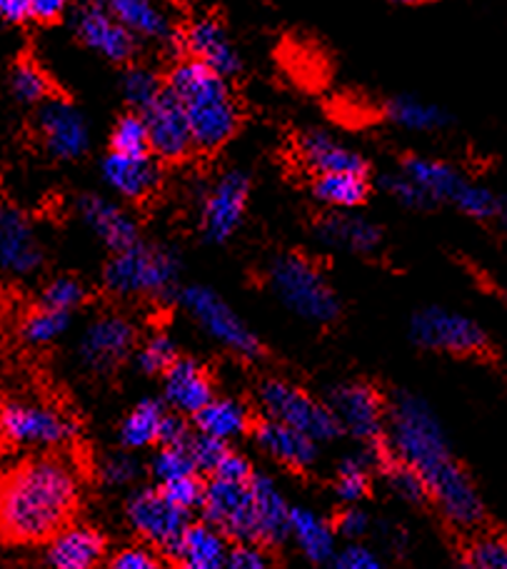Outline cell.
I'll list each match as a JSON object with an SVG mask.
<instances>
[{
  "label": "cell",
  "instance_id": "1",
  "mask_svg": "<svg viewBox=\"0 0 507 569\" xmlns=\"http://www.w3.org/2000/svg\"><path fill=\"white\" fill-rule=\"evenodd\" d=\"M388 447L398 462L420 477L445 520L470 530L483 520V502L468 472L455 460L448 435L428 402L400 392L388 408Z\"/></svg>",
  "mask_w": 507,
  "mask_h": 569
},
{
  "label": "cell",
  "instance_id": "2",
  "mask_svg": "<svg viewBox=\"0 0 507 569\" xmlns=\"http://www.w3.org/2000/svg\"><path fill=\"white\" fill-rule=\"evenodd\" d=\"M80 502V477L60 455H33L0 477V540L50 542L70 527Z\"/></svg>",
  "mask_w": 507,
  "mask_h": 569
},
{
  "label": "cell",
  "instance_id": "3",
  "mask_svg": "<svg viewBox=\"0 0 507 569\" xmlns=\"http://www.w3.org/2000/svg\"><path fill=\"white\" fill-rule=\"evenodd\" d=\"M166 88L178 100L188 118L196 150L212 152L236 136L240 108L228 86V78L206 68L198 60H180L172 66Z\"/></svg>",
  "mask_w": 507,
  "mask_h": 569
},
{
  "label": "cell",
  "instance_id": "4",
  "mask_svg": "<svg viewBox=\"0 0 507 569\" xmlns=\"http://www.w3.org/2000/svg\"><path fill=\"white\" fill-rule=\"evenodd\" d=\"M268 282L276 298L298 318L316 325H328L338 318V295L316 262L302 256H282L272 260Z\"/></svg>",
  "mask_w": 507,
  "mask_h": 569
},
{
  "label": "cell",
  "instance_id": "5",
  "mask_svg": "<svg viewBox=\"0 0 507 569\" xmlns=\"http://www.w3.org/2000/svg\"><path fill=\"white\" fill-rule=\"evenodd\" d=\"M180 262L170 250L138 242L136 248L116 252L106 266V288L123 298L168 295L178 284Z\"/></svg>",
  "mask_w": 507,
  "mask_h": 569
},
{
  "label": "cell",
  "instance_id": "6",
  "mask_svg": "<svg viewBox=\"0 0 507 569\" xmlns=\"http://www.w3.org/2000/svg\"><path fill=\"white\" fill-rule=\"evenodd\" d=\"M258 400L268 412V420L288 425L316 442H330L342 432L328 405L290 382L266 380L258 390Z\"/></svg>",
  "mask_w": 507,
  "mask_h": 569
},
{
  "label": "cell",
  "instance_id": "7",
  "mask_svg": "<svg viewBox=\"0 0 507 569\" xmlns=\"http://www.w3.org/2000/svg\"><path fill=\"white\" fill-rule=\"evenodd\" d=\"M178 298L186 312L192 315V320L222 348L240 355V358L260 355V340L256 338V332L240 320V315L226 305L218 292L202 288V284H188V288L180 290Z\"/></svg>",
  "mask_w": 507,
  "mask_h": 569
},
{
  "label": "cell",
  "instance_id": "8",
  "mask_svg": "<svg viewBox=\"0 0 507 569\" xmlns=\"http://www.w3.org/2000/svg\"><path fill=\"white\" fill-rule=\"evenodd\" d=\"M78 435V425L56 408L30 402H8L0 408V437L3 442L56 450Z\"/></svg>",
  "mask_w": 507,
  "mask_h": 569
},
{
  "label": "cell",
  "instance_id": "9",
  "mask_svg": "<svg viewBox=\"0 0 507 569\" xmlns=\"http://www.w3.org/2000/svg\"><path fill=\"white\" fill-rule=\"evenodd\" d=\"M412 340L428 350L453 355H480L488 350V335L468 315L425 308L410 322Z\"/></svg>",
  "mask_w": 507,
  "mask_h": 569
},
{
  "label": "cell",
  "instance_id": "10",
  "mask_svg": "<svg viewBox=\"0 0 507 569\" xmlns=\"http://www.w3.org/2000/svg\"><path fill=\"white\" fill-rule=\"evenodd\" d=\"M202 515L208 525L216 527L228 540H238L242 545L258 542L256 497H252L250 482H228L212 477L206 487Z\"/></svg>",
  "mask_w": 507,
  "mask_h": 569
},
{
  "label": "cell",
  "instance_id": "11",
  "mask_svg": "<svg viewBox=\"0 0 507 569\" xmlns=\"http://www.w3.org/2000/svg\"><path fill=\"white\" fill-rule=\"evenodd\" d=\"M250 180L246 172L230 170L216 180V186L208 190L200 208V230L202 238L212 246L228 242L236 230L242 226V216L248 208Z\"/></svg>",
  "mask_w": 507,
  "mask_h": 569
},
{
  "label": "cell",
  "instance_id": "12",
  "mask_svg": "<svg viewBox=\"0 0 507 569\" xmlns=\"http://www.w3.org/2000/svg\"><path fill=\"white\" fill-rule=\"evenodd\" d=\"M328 408L336 415L340 430L362 442H380L388 420V408L380 392L368 382H345L330 392Z\"/></svg>",
  "mask_w": 507,
  "mask_h": 569
},
{
  "label": "cell",
  "instance_id": "13",
  "mask_svg": "<svg viewBox=\"0 0 507 569\" xmlns=\"http://www.w3.org/2000/svg\"><path fill=\"white\" fill-rule=\"evenodd\" d=\"M46 252L23 210L0 202V272L28 278L43 268Z\"/></svg>",
  "mask_w": 507,
  "mask_h": 569
},
{
  "label": "cell",
  "instance_id": "14",
  "mask_svg": "<svg viewBox=\"0 0 507 569\" xmlns=\"http://www.w3.org/2000/svg\"><path fill=\"white\" fill-rule=\"evenodd\" d=\"M73 30L80 43L96 50L110 63H128L138 50V38L120 23L108 6H80L73 13Z\"/></svg>",
  "mask_w": 507,
  "mask_h": 569
},
{
  "label": "cell",
  "instance_id": "15",
  "mask_svg": "<svg viewBox=\"0 0 507 569\" xmlns=\"http://www.w3.org/2000/svg\"><path fill=\"white\" fill-rule=\"evenodd\" d=\"M128 520L146 542L163 547L168 552L190 525L188 512L178 510L160 487H150V490H140L130 497Z\"/></svg>",
  "mask_w": 507,
  "mask_h": 569
},
{
  "label": "cell",
  "instance_id": "16",
  "mask_svg": "<svg viewBox=\"0 0 507 569\" xmlns=\"http://www.w3.org/2000/svg\"><path fill=\"white\" fill-rule=\"evenodd\" d=\"M138 332L120 315H103L88 325L78 342V358L90 372H110L136 348Z\"/></svg>",
  "mask_w": 507,
  "mask_h": 569
},
{
  "label": "cell",
  "instance_id": "17",
  "mask_svg": "<svg viewBox=\"0 0 507 569\" xmlns=\"http://www.w3.org/2000/svg\"><path fill=\"white\" fill-rule=\"evenodd\" d=\"M38 133L50 156L60 160L83 158L90 148L83 113L63 98H50L38 108Z\"/></svg>",
  "mask_w": 507,
  "mask_h": 569
},
{
  "label": "cell",
  "instance_id": "18",
  "mask_svg": "<svg viewBox=\"0 0 507 569\" xmlns=\"http://www.w3.org/2000/svg\"><path fill=\"white\" fill-rule=\"evenodd\" d=\"M140 116L146 120L150 156L153 158H160L166 162H180L196 150V140H192L188 118L168 88L166 93Z\"/></svg>",
  "mask_w": 507,
  "mask_h": 569
},
{
  "label": "cell",
  "instance_id": "19",
  "mask_svg": "<svg viewBox=\"0 0 507 569\" xmlns=\"http://www.w3.org/2000/svg\"><path fill=\"white\" fill-rule=\"evenodd\" d=\"M178 46L186 50L190 60H198L218 76L230 78L240 70V56L236 46L216 16H198L182 30Z\"/></svg>",
  "mask_w": 507,
  "mask_h": 569
},
{
  "label": "cell",
  "instance_id": "20",
  "mask_svg": "<svg viewBox=\"0 0 507 569\" xmlns=\"http://www.w3.org/2000/svg\"><path fill=\"white\" fill-rule=\"evenodd\" d=\"M78 212L88 230L93 232L100 242H106L113 252L130 250L140 242L136 218L128 216V212L116 206L113 200H106L100 196H80Z\"/></svg>",
  "mask_w": 507,
  "mask_h": 569
},
{
  "label": "cell",
  "instance_id": "21",
  "mask_svg": "<svg viewBox=\"0 0 507 569\" xmlns=\"http://www.w3.org/2000/svg\"><path fill=\"white\" fill-rule=\"evenodd\" d=\"M100 172L108 188L126 200H146L160 186V166L150 156H118L108 152L100 162Z\"/></svg>",
  "mask_w": 507,
  "mask_h": 569
},
{
  "label": "cell",
  "instance_id": "22",
  "mask_svg": "<svg viewBox=\"0 0 507 569\" xmlns=\"http://www.w3.org/2000/svg\"><path fill=\"white\" fill-rule=\"evenodd\" d=\"M103 557V535L83 525L66 527L46 547V565L50 569H98Z\"/></svg>",
  "mask_w": 507,
  "mask_h": 569
},
{
  "label": "cell",
  "instance_id": "23",
  "mask_svg": "<svg viewBox=\"0 0 507 569\" xmlns=\"http://www.w3.org/2000/svg\"><path fill=\"white\" fill-rule=\"evenodd\" d=\"M166 400L178 415H196L216 400L210 375L196 360H178L163 375Z\"/></svg>",
  "mask_w": 507,
  "mask_h": 569
},
{
  "label": "cell",
  "instance_id": "24",
  "mask_svg": "<svg viewBox=\"0 0 507 569\" xmlns=\"http://www.w3.org/2000/svg\"><path fill=\"white\" fill-rule=\"evenodd\" d=\"M300 160L316 172L318 178L322 176H340V172H360L368 176V166L360 152L342 146L338 138H332L322 130H310V133L298 140Z\"/></svg>",
  "mask_w": 507,
  "mask_h": 569
},
{
  "label": "cell",
  "instance_id": "25",
  "mask_svg": "<svg viewBox=\"0 0 507 569\" xmlns=\"http://www.w3.org/2000/svg\"><path fill=\"white\" fill-rule=\"evenodd\" d=\"M252 437H256L262 452H268L280 465L292 467V470H308L318 460V442L282 422L262 420L256 425Z\"/></svg>",
  "mask_w": 507,
  "mask_h": 569
},
{
  "label": "cell",
  "instance_id": "26",
  "mask_svg": "<svg viewBox=\"0 0 507 569\" xmlns=\"http://www.w3.org/2000/svg\"><path fill=\"white\" fill-rule=\"evenodd\" d=\"M170 555L180 562V569H226L228 565V537L216 527L188 525L178 542L170 547Z\"/></svg>",
  "mask_w": 507,
  "mask_h": 569
},
{
  "label": "cell",
  "instance_id": "27",
  "mask_svg": "<svg viewBox=\"0 0 507 569\" xmlns=\"http://www.w3.org/2000/svg\"><path fill=\"white\" fill-rule=\"evenodd\" d=\"M252 497H256L258 542L280 545L290 535V510L286 495L266 475H252Z\"/></svg>",
  "mask_w": 507,
  "mask_h": 569
},
{
  "label": "cell",
  "instance_id": "28",
  "mask_svg": "<svg viewBox=\"0 0 507 569\" xmlns=\"http://www.w3.org/2000/svg\"><path fill=\"white\" fill-rule=\"evenodd\" d=\"M318 238L326 246L345 252H372L380 246V228L368 218L355 216V212H330L320 220Z\"/></svg>",
  "mask_w": 507,
  "mask_h": 569
},
{
  "label": "cell",
  "instance_id": "29",
  "mask_svg": "<svg viewBox=\"0 0 507 569\" xmlns=\"http://www.w3.org/2000/svg\"><path fill=\"white\" fill-rule=\"evenodd\" d=\"M288 537H292L298 550L312 565H330L336 560V530L308 507H292Z\"/></svg>",
  "mask_w": 507,
  "mask_h": 569
},
{
  "label": "cell",
  "instance_id": "30",
  "mask_svg": "<svg viewBox=\"0 0 507 569\" xmlns=\"http://www.w3.org/2000/svg\"><path fill=\"white\" fill-rule=\"evenodd\" d=\"M402 176L408 178L415 188L422 192V198L430 202H443V200H455L465 180L458 170L448 162L430 160V158H408L402 162Z\"/></svg>",
  "mask_w": 507,
  "mask_h": 569
},
{
  "label": "cell",
  "instance_id": "31",
  "mask_svg": "<svg viewBox=\"0 0 507 569\" xmlns=\"http://www.w3.org/2000/svg\"><path fill=\"white\" fill-rule=\"evenodd\" d=\"M108 8L136 38L160 40V43L176 40L178 43L180 36L172 30V20L160 6L148 3V0H116Z\"/></svg>",
  "mask_w": 507,
  "mask_h": 569
},
{
  "label": "cell",
  "instance_id": "32",
  "mask_svg": "<svg viewBox=\"0 0 507 569\" xmlns=\"http://www.w3.org/2000/svg\"><path fill=\"white\" fill-rule=\"evenodd\" d=\"M196 427L200 435L216 437L220 442H230L236 437L252 430L250 410L236 398H216L206 410L196 415Z\"/></svg>",
  "mask_w": 507,
  "mask_h": 569
},
{
  "label": "cell",
  "instance_id": "33",
  "mask_svg": "<svg viewBox=\"0 0 507 569\" xmlns=\"http://www.w3.org/2000/svg\"><path fill=\"white\" fill-rule=\"evenodd\" d=\"M316 196L338 212H352L370 196L368 176L360 172H340V176H322L316 180Z\"/></svg>",
  "mask_w": 507,
  "mask_h": 569
},
{
  "label": "cell",
  "instance_id": "34",
  "mask_svg": "<svg viewBox=\"0 0 507 569\" xmlns=\"http://www.w3.org/2000/svg\"><path fill=\"white\" fill-rule=\"evenodd\" d=\"M166 415V408L158 400H143L136 405L120 425V442L126 445V450H143V447L158 442Z\"/></svg>",
  "mask_w": 507,
  "mask_h": 569
},
{
  "label": "cell",
  "instance_id": "35",
  "mask_svg": "<svg viewBox=\"0 0 507 569\" xmlns=\"http://www.w3.org/2000/svg\"><path fill=\"white\" fill-rule=\"evenodd\" d=\"M388 116L395 126L405 130H418V133H428V130H438L448 126V116L443 113L438 106L422 103L418 98H395L388 106Z\"/></svg>",
  "mask_w": 507,
  "mask_h": 569
},
{
  "label": "cell",
  "instance_id": "36",
  "mask_svg": "<svg viewBox=\"0 0 507 569\" xmlns=\"http://www.w3.org/2000/svg\"><path fill=\"white\" fill-rule=\"evenodd\" d=\"M10 93L23 106H43L50 100V80L33 58H20L10 70Z\"/></svg>",
  "mask_w": 507,
  "mask_h": 569
},
{
  "label": "cell",
  "instance_id": "37",
  "mask_svg": "<svg viewBox=\"0 0 507 569\" xmlns=\"http://www.w3.org/2000/svg\"><path fill=\"white\" fill-rule=\"evenodd\" d=\"M70 322H73V315L36 308L23 322V340L36 345V348H43V345H50L58 338H63L70 328Z\"/></svg>",
  "mask_w": 507,
  "mask_h": 569
},
{
  "label": "cell",
  "instance_id": "38",
  "mask_svg": "<svg viewBox=\"0 0 507 569\" xmlns=\"http://www.w3.org/2000/svg\"><path fill=\"white\" fill-rule=\"evenodd\" d=\"M163 93L166 83L153 73V70L136 66L123 76V96L128 103L133 106V113H146Z\"/></svg>",
  "mask_w": 507,
  "mask_h": 569
},
{
  "label": "cell",
  "instance_id": "39",
  "mask_svg": "<svg viewBox=\"0 0 507 569\" xmlns=\"http://www.w3.org/2000/svg\"><path fill=\"white\" fill-rule=\"evenodd\" d=\"M110 146L118 156H148L150 142H148V128L140 113H128L116 123L113 133H110Z\"/></svg>",
  "mask_w": 507,
  "mask_h": 569
},
{
  "label": "cell",
  "instance_id": "40",
  "mask_svg": "<svg viewBox=\"0 0 507 569\" xmlns=\"http://www.w3.org/2000/svg\"><path fill=\"white\" fill-rule=\"evenodd\" d=\"M178 360L180 358H178L176 342H172L163 332L150 335V338L140 345L136 352L138 368L146 375H166Z\"/></svg>",
  "mask_w": 507,
  "mask_h": 569
},
{
  "label": "cell",
  "instance_id": "41",
  "mask_svg": "<svg viewBox=\"0 0 507 569\" xmlns=\"http://www.w3.org/2000/svg\"><path fill=\"white\" fill-rule=\"evenodd\" d=\"M83 300H86L83 282L76 278H56L53 282L46 284L43 292H40L38 308L73 315L80 305H83Z\"/></svg>",
  "mask_w": 507,
  "mask_h": 569
},
{
  "label": "cell",
  "instance_id": "42",
  "mask_svg": "<svg viewBox=\"0 0 507 569\" xmlns=\"http://www.w3.org/2000/svg\"><path fill=\"white\" fill-rule=\"evenodd\" d=\"M153 477L160 485L182 480V477L198 475V467L192 462L188 447H160V452L153 457Z\"/></svg>",
  "mask_w": 507,
  "mask_h": 569
},
{
  "label": "cell",
  "instance_id": "43",
  "mask_svg": "<svg viewBox=\"0 0 507 569\" xmlns=\"http://www.w3.org/2000/svg\"><path fill=\"white\" fill-rule=\"evenodd\" d=\"M453 202L475 220H488L500 212V200L495 198V192L483 186H473V182H465Z\"/></svg>",
  "mask_w": 507,
  "mask_h": 569
},
{
  "label": "cell",
  "instance_id": "44",
  "mask_svg": "<svg viewBox=\"0 0 507 569\" xmlns=\"http://www.w3.org/2000/svg\"><path fill=\"white\" fill-rule=\"evenodd\" d=\"M465 569H507V540L503 537H480L465 555Z\"/></svg>",
  "mask_w": 507,
  "mask_h": 569
},
{
  "label": "cell",
  "instance_id": "45",
  "mask_svg": "<svg viewBox=\"0 0 507 569\" xmlns=\"http://www.w3.org/2000/svg\"><path fill=\"white\" fill-rule=\"evenodd\" d=\"M206 482L200 480L198 475L192 477H182V480L160 485V490L168 497V500L178 507L182 512H192V510H202V502H206Z\"/></svg>",
  "mask_w": 507,
  "mask_h": 569
},
{
  "label": "cell",
  "instance_id": "46",
  "mask_svg": "<svg viewBox=\"0 0 507 569\" xmlns=\"http://www.w3.org/2000/svg\"><path fill=\"white\" fill-rule=\"evenodd\" d=\"M385 475H388V482L395 490V495L402 497V500L408 502H422L425 497H428V490H425V485L418 475H415L410 467H405L402 462H398L392 457V460L382 467Z\"/></svg>",
  "mask_w": 507,
  "mask_h": 569
},
{
  "label": "cell",
  "instance_id": "47",
  "mask_svg": "<svg viewBox=\"0 0 507 569\" xmlns=\"http://www.w3.org/2000/svg\"><path fill=\"white\" fill-rule=\"evenodd\" d=\"M188 450L192 455V462H196V467H198V472L216 475V470L222 462V457L230 452V447L226 442L216 440V437L198 432V435H192Z\"/></svg>",
  "mask_w": 507,
  "mask_h": 569
},
{
  "label": "cell",
  "instance_id": "48",
  "mask_svg": "<svg viewBox=\"0 0 507 569\" xmlns=\"http://www.w3.org/2000/svg\"><path fill=\"white\" fill-rule=\"evenodd\" d=\"M108 569H166L160 557L148 550V547H126L118 555H113Z\"/></svg>",
  "mask_w": 507,
  "mask_h": 569
},
{
  "label": "cell",
  "instance_id": "49",
  "mask_svg": "<svg viewBox=\"0 0 507 569\" xmlns=\"http://www.w3.org/2000/svg\"><path fill=\"white\" fill-rule=\"evenodd\" d=\"M138 472H140V467L136 462V457H130V455H113V457H108L103 465V480L108 485H116V487L133 482Z\"/></svg>",
  "mask_w": 507,
  "mask_h": 569
},
{
  "label": "cell",
  "instance_id": "50",
  "mask_svg": "<svg viewBox=\"0 0 507 569\" xmlns=\"http://www.w3.org/2000/svg\"><path fill=\"white\" fill-rule=\"evenodd\" d=\"M385 190L390 192V196L402 202V206L408 208H428V200L422 198V192L412 186V182L402 176V172H398V176H390L382 180Z\"/></svg>",
  "mask_w": 507,
  "mask_h": 569
},
{
  "label": "cell",
  "instance_id": "51",
  "mask_svg": "<svg viewBox=\"0 0 507 569\" xmlns=\"http://www.w3.org/2000/svg\"><path fill=\"white\" fill-rule=\"evenodd\" d=\"M332 567L336 569H385L378 557H375L368 547H360V545L345 547L342 552L336 555Z\"/></svg>",
  "mask_w": 507,
  "mask_h": 569
},
{
  "label": "cell",
  "instance_id": "52",
  "mask_svg": "<svg viewBox=\"0 0 507 569\" xmlns=\"http://www.w3.org/2000/svg\"><path fill=\"white\" fill-rule=\"evenodd\" d=\"M190 440H192V432L188 422L182 420V415L178 412L166 415L163 427H160V437H158L160 447H188Z\"/></svg>",
  "mask_w": 507,
  "mask_h": 569
},
{
  "label": "cell",
  "instance_id": "53",
  "mask_svg": "<svg viewBox=\"0 0 507 569\" xmlns=\"http://www.w3.org/2000/svg\"><path fill=\"white\" fill-rule=\"evenodd\" d=\"M368 527H370L368 515L358 510V507H345L336 520V532L340 537H348V540H360V537H365V532H368Z\"/></svg>",
  "mask_w": 507,
  "mask_h": 569
},
{
  "label": "cell",
  "instance_id": "54",
  "mask_svg": "<svg viewBox=\"0 0 507 569\" xmlns=\"http://www.w3.org/2000/svg\"><path fill=\"white\" fill-rule=\"evenodd\" d=\"M212 477H216V480H228V482H250L252 470L246 457L238 455L236 450H230L226 457H222V462Z\"/></svg>",
  "mask_w": 507,
  "mask_h": 569
},
{
  "label": "cell",
  "instance_id": "55",
  "mask_svg": "<svg viewBox=\"0 0 507 569\" xmlns=\"http://www.w3.org/2000/svg\"><path fill=\"white\" fill-rule=\"evenodd\" d=\"M226 569H272V567L268 562V557L262 555L258 547L242 545L238 550L230 552Z\"/></svg>",
  "mask_w": 507,
  "mask_h": 569
},
{
  "label": "cell",
  "instance_id": "56",
  "mask_svg": "<svg viewBox=\"0 0 507 569\" xmlns=\"http://www.w3.org/2000/svg\"><path fill=\"white\" fill-rule=\"evenodd\" d=\"M66 3H60V0H33L30 3V20L40 26H53L66 16Z\"/></svg>",
  "mask_w": 507,
  "mask_h": 569
},
{
  "label": "cell",
  "instance_id": "57",
  "mask_svg": "<svg viewBox=\"0 0 507 569\" xmlns=\"http://www.w3.org/2000/svg\"><path fill=\"white\" fill-rule=\"evenodd\" d=\"M0 20L8 26L33 23L30 20V3H26V0H0Z\"/></svg>",
  "mask_w": 507,
  "mask_h": 569
},
{
  "label": "cell",
  "instance_id": "58",
  "mask_svg": "<svg viewBox=\"0 0 507 569\" xmlns=\"http://www.w3.org/2000/svg\"><path fill=\"white\" fill-rule=\"evenodd\" d=\"M503 220H505V228H507V206L503 208Z\"/></svg>",
  "mask_w": 507,
  "mask_h": 569
},
{
  "label": "cell",
  "instance_id": "59",
  "mask_svg": "<svg viewBox=\"0 0 507 569\" xmlns=\"http://www.w3.org/2000/svg\"><path fill=\"white\" fill-rule=\"evenodd\" d=\"M0 442H3V437H0Z\"/></svg>",
  "mask_w": 507,
  "mask_h": 569
}]
</instances>
